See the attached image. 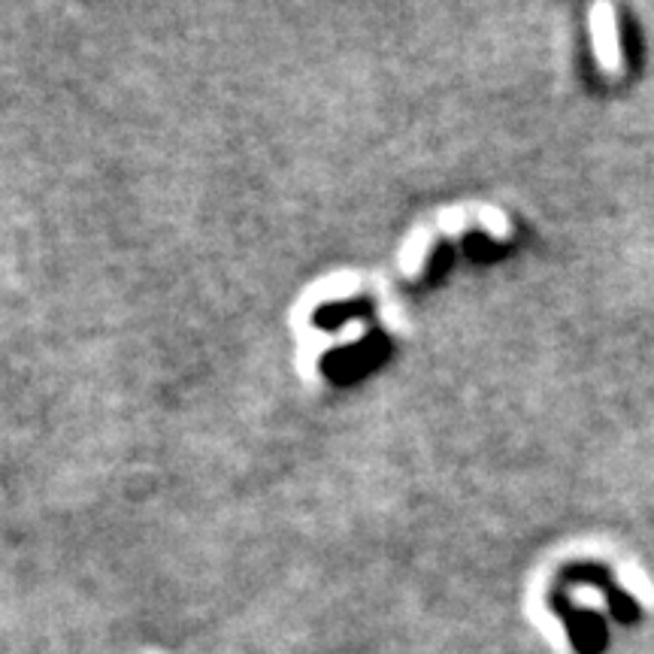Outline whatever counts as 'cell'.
Here are the masks:
<instances>
[{
  "label": "cell",
  "mask_w": 654,
  "mask_h": 654,
  "mask_svg": "<svg viewBox=\"0 0 654 654\" xmlns=\"http://www.w3.org/2000/svg\"><path fill=\"white\" fill-rule=\"evenodd\" d=\"M370 304H324L321 309H316V316H312V324H319L321 331H339L346 321L358 319L361 312H367Z\"/></svg>",
  "instance_id": "6da1fadb"
}]
</instances>
